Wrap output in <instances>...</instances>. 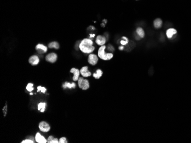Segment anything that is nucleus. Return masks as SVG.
<instances>
[{
    "label": "nucleus",
    "mask_w": 191,
    "mask_h": 143,
    "mask_svg": "<svg viewBox=\"0 0 191 143\" xmlns=\"http://www.w3.org/2000/svg\"><path fill=\"white\" fill-rule=\"evenodd\" d=\"M79 49L81 51L85 54H90L95 50L93 46V41L90 38H85L79 43Z\"/></svg>",
    "instance_id": "nucleus-1"
},
{
    "label": "nucleus",
    "mask_w": 191,
    "mask_h": 143,
    "mask_svg": "<svg viewBox=\"0 0 191 143\" xmlns=\"http://www.w3.org/2000/svg\"><path fill=\"white\" fill-rule=\"evenodd\" d=\"M107 48V46L105 45H103L100 46L98 50L97 55L100 59L103 60H109L112 59L113 57V54L112 53L105 52V50Z\"/></svg>",
    "instance_id": "nucleus-2"
},
{
    "label": "nucleus",
    "mask_w": 191,
    "mask_h": 143,
    "mask_svg": "<svg viewBox=\"0 0 191 143\" xmlns=\"http://www.w3.org/2000/svg\"><path fill=\"white\" fill-rule=\"evenodd\" d=\"M78 87L82 90H87L89 88L90 84L88 79H85L84 77H80L77 81Z\"/></svg>",
    "instance_id": "nucleus-3"
},
{
    "label": "nucleus",
    "mask_w": 191,
    "mask_h": 143,
    "mask_svg": "<svg viewBox=\"0 0 191 143\" xmlns=\"http://www.w3.org/2000/svg\"><path fill=\"white\" fill-rule=\"evenodd\" d=\"M88 62L89 64L92 66H95L99 62V57L93 53H90L88 58Z\"/></svg>",
    "instance_id": "nucleus-4"
},
{
    "label": "nucleus",
    "mask_w": 191,
    "mask_h": 143,
    "mask_svg": "<svg viewBox=\"0 0 191 143\" xmlns=\"http://www.w3.org/2000/svg\"><path fill=\"white\" fill-rule=\"evenodd\" d=\"M38 128L39 129L44 133L49 132L50 130V126L49 124H48L47 122H45V121H42V122L39 123Z\"/></svg>",
    "instance_id": "nucleus-5"
},
{
    "label": "nucleus",
    "mask_w": 191,
    "mask_h": 143,
    "mask_svg": "<svg viewBox=\"0 0 191 143\" xmlns=\"http://www.w3.org/2000/svg\"><path fill=\"white\" fill-rule=\"evenodd\" d=\"M58 58L57 54L55 53H50L46 55L45 60L48 62H50L51 63H54L57 61Z\"/></svg>",
    "instance_id": "nucleus-6"
},
{
    "label": "nucleus",
    "mask_w": 191,
    "mask_h": 143,
    "mask_svg": "<svg viewBox=\"0 0 191 143\" xmlns=\"http://www.w3.org/2000/svg\"><path fill=\"white\" fill-rule=\"evenodd\" d=\"M96 43L98 46H101L105 45V43H107V39L104 35H97L96 38Z\"/></svg>",
    "instance_id": "nucleus-7"
},
{
    "label": "nucleus",
    "mask_w": 191,
    "mask_h": 143,
    "mask_svg": "<svg viewBox=\"0 0 191 143\" xmlns=\"http://www.w3.org/2000/svg\"><path fill=\"white\" fill-rule=\"evenodd\" d=\"M70 72L73 74V76L72 77L73 81L74 82L77 81L80 77V75L81 74L80 70L76 68H72L70 70Z\"/></svg>",
    "instance_id": "nucleus-8"
},
{
    "label": "nucleus",
    "mask_w": 191,
    "mask_h": 143,
    "mask_svg": "<svg viewBox=\"0 0 191 143\" xmlns=\"http://www.w3.org/2000/svg\"><path fill=\"white\" fill-rule=\"evenodd\" d=\"M36 50H37V51L39 53V54H43L47 52L48 47H46V46L41 44V43H38V45H36Z\"/></svg>",
    "instance_id": "nucleus-9"
},
{
    "label": "nucleus",
    "mask_w": 191,
    "mask_h": 143,
    "mask_svg": "<svg viewBox=\"0 0 191 143\" xmlns=\"http://www.w3.org/2000/svg\"><path fill=\"white\" fill-rule=\"evenodd\" d=\"M80 74L82 77H88L91 76V72L89 71L88 66H83L81 69H80Z\"/></svg>",
    "instance_id": "nucleus-10"
},
{
    "label": "nucleus",
    "mask_w": 191,
    "mask_h": 143,
    "mask_svg": "<svg viewBox=\"0 0 191 143\" xmlns=\"http://www.w3.org/2000/svg\"><path fill=\"white\" fill-rule=\"evenodd\" d=\"M29 62L33 66H36L40 63V58L36 55H33L29 58Z\"/></svg>",
    "instance_id": "nucleus-11"
},
{
    "label": "nucleus",
    "mask_w": 191,
    "mask_h": 143,
    "mask_svg": "<svg viewBox=\"0 0 191 143\" xmlns=\"http://www.w3.org/2000/svg\"><path fill=\"white\" fill-rule=\"evenodd\" d=\"M35 139L37 143H46L47 142V140H46L45 137L41 135L40 132H37L35 135Z\"/></svg>",
    "instance_id": "nucleus-12"
},
{
    "label": "nucleus",
    "mask_w": 191,
    "mask_h": 143,
    "mask_svg": "<svg viewBox=\"0 0 191 143\" xmlns=\"http://www.w3.org/2000/svg\"><path fill=\"white\" fill-rule=\"evenodd\" d=\"M177 31L176 29L174 28H169L166 31V35L168 39H172L174 35L177 34Z\"/></svg>",
    "instance_id": "nucleus-13"
},
{
    "label": "nucleus",
    "mask_w": 191,
    "mask_h": 143,
    "mask_svg": "<svg viewBox=\"0 0 191 143\" xmlns=\"http://www.w3.org/2000/svg\"><path fill=\"white\" fill-rule=\"evenodd\" d=\"M163 25V21L161 18H156L153 21V26L156 29H159L161 28Z\"/></svg>",
    "instance_id": "nucleus-14"
},
{
    "label": "nucleus",
    "mask_w": 191,
    "mask_h": 143,
    "mask_svg": "<svg viewBox=\"0 0 191 143\" xmlns=\"http://www.w3.org/2000/svg\"><path fill=\"white\" fill-rule=\"evenodd\" d=\"M48 47L49 48H55L56 50H58L60 48V45L57 41H53L49 43Z\"/></svg>",
    "instance_id": "nucleus-15"
},
{
    "label": "nucleus",
    "mask_w": 191,
    "mask_h": 143,
    "mask_svg": "<svg viewBox=\"0 0 191 143\" xmlns=\"http://www.w3.org/2000/svg\"><path fill=\"white\" fill-rule=\"evenodd\" d=\"M136 33L137 34V35L139 36V38H144V37H145V31H144V29L141 27L137 28Z\"/></svg>",
    "instance_id": "nucleus-16"
},
{
    "label": "nucleus",
    "mask_w": 191,
    "mask_h": 143,
    "mask_svg": "<svg viewBox=\"0 0 191 143\" xmlns=\"http://www.w3.org/2000/svg\"><path fill=\"white\" fill-rule=\"evenodd\" d=\"M76 86V84H75V83H74V82H73L72 83H69V82H65L64 84H63L62 85L63 89H65V88H69V89L75 88Z\"/></svg>",
    "instance_id": "nucleus-17"
},
{
    "label": "nucleus",
    "mask_w": 191,
    "mask_h": 143,
    "mask_svg": "<svg viewBox=\"0 0 191 143\" xmlns=\"http://www.w3.org/2000/svg\"><path fill=\"white\" fill-rule=\"evenodd\" d=\"M102 75H103V72H102V70L101 69H97L96 70V72L93 74V76L95 79H100Z\"/></svg>",
    "instance_id": "nucleus-18"
},
{
    "label": "nucleus",
    "mask_w": 191,
    "mask_h": 143,
    "mask_svg": "<svg viewBox=\"0 0 191 143\" xmlns=\"http://www.w3.org/2000/svg\"><path fill=\"white\" fill-rule=\"evenodd\" d=\"M46 107V103L44 102H41L38 105V110L41 112H44L45 111Z\"/></svg>",
    "instance_id": "nucleus-19"
},
{
    "label": "nucleus",
    "mask_w": 191,
    "mask_h": 143,
    "mask_svg": "<svg viewBox=\"0 0 191 143\" xmlns=\"http://www.w3.org/2000/svg\"><path fill=\"white\" fill-rule=\"evenodd\" d=\"M48 143H59V140L57 138H55L53 136H49L47 139Z\"/></svg>",
    "instance_id": "nucleus-20"
},
{
    "label": "nucleus",
    "mask_w": 191,
    "mask_h": 143,
    "mask_svg": "<svg viewBox=\"0 0 191 143\" xmlns=\"http://www.w3.org/2000/svg\"><path fill=\"white\" fill-rule=\"evenodd\" d=\"M26 90L29 92H32L34 90V87H33V84L31 83H29L26 87Z\"/></svg>",
    "instance_id": "nucleus-21"
},
{
    "label": "nucleus",
    "mask_w": 191,
    "mask_h": 143,
    "mask_svg": "<svg viewBox=\"0 0 191 143\" xmlns=\"http://www.w3.org/2000/svg\"><path fill=\"white\" fill-rule=\"evenodd\" d=\"M122 40L120 41V43L121 44V45L124 46V45H126L128 44V42H129V40L128 38H127L126 37H122Z\"/></svg>",
    "instance_id": "nucleus-22"
},
{
    "label": "nucleus",
    "mask_w": 191,
    "mask_h": 143,
    "mask_svg": "<svg viewBox=\"0 0 191 143\" xmlns=\"http://www.w3.org/2000/svg\"><path fill=\"white\" fill-rule=\"evenodd\" d=\"M41 92L43 94H45L46 91V89L44 87L39 86L37 87V92Z\"/></svg>",
    "instance_id": "nucleus-23"
},
{
    "label": "nucleus",
    "mask_w": 191,
    "mask_h": 143,
    "mask_svg": "<svg viewBox=\"0 0 191 143\" xmlns=\"http://www.w3.org/2000/svg\"><path fill=\"white\" fill-rule=\"evenodd\" d=\"M2 111H3L4 116L5 117L7 114V112H8V106H7L6 104L5 105V106L3 108V109H2Z\"/></svg>",
    "instance_id": "nucleus-24"
},
{
    "label": "nucleus",
    "mask_w": 191,
    "mask_h": 143,
    "mask_svg": "<svg viewBox=\"0 0 191 143\" xmlns=\"http://www.w3.org/2000/svg\"><path fill=\"white\" fill-rule=\"evenodd\" d=\"M21 142V143H33V142H35V141H33V140L30 139H26L25 140H23V141H22Z\"/></svg>",
    "instance_id": "nucleus-25"
},
{
    "label": "nucleus",
    "mask_w": 191,
    "mask_h": 143,
    "mask_svg": "<svg viewBox=\"0 0 191 143\" xmlns=\"http://www.w3.org/2000/svg\"><path fill=\"white\" fill-rule=\"evenodd\" d=\"M59 143H68V141L66 137H62L59 139Z\"/></svg>",
    "instance_id": "nucleus-26"
},
{
    "label": "nucleus",
    "mask_w": 191,
    "mask_h": 143,
    "mask_svg": "<svg viewBox=\"0 0 191 143\" xmlns=\"http://www.w3.org/2000/svg\"><path fill=\"white\" fill-rule=\"evenodd\" d=\"M108 46L109 47V48H108V50H109L110 51H114V48H113V46H111V45H108Z\"/></svg>",
    "instance_id": "nucleus-27"
},
{
    "label": "nucleus",
    "mask_w": 191,
    "mask_h": 143,
    "mask_svg": "<svg viewBox=\"0 0 191 143\" xmlns=\"http://www.w3.org/2000/svg\"><path fill=\"white\" fill-rule=\"evenodd\" d=\"M124 48V47L123 46V45H121V46H120L119 47V49L120 50H123Z\"/></svg>",
    "instance_id": "nucleus-28"
},
{
    "label": "nucleus",
    "mask_w": 191,
    "mask_h": 143,
    "mask_svg": "<svg viewBox=\"0 0 191 143\" xmlns=\"http://www.w3.org/2000/svg\"><path fill=\"white\" fill-rule=\"evenodd\" d=\"M95 37V34H90V37H89V38L90 39V38H94Z\"/></svg>",
    "instance_id": "nucleus-29"
},
{
    "label": "nucleus",
    "mask_w": 191,
    "mask_h": 143,
    "mask_svg": "<svg viewBox=\"0 0 191 143\" xmlns=\"http://www.w3.org/2000/svg\"><path fill=\"white\" fill-rule=\"evenodd\" d=\"M30 95H33V93H30Z\"/></svg>",
    "instance_id": "nucleus-30"
},
{
    "label": "nucleus",
    "mask_w": 191,
    "mask_h": 143,
    "mask_svg": "<svg viewBox=\"0 0 191 143\" xmlns=\"http://www.w3.org/2000/svg\"><path fill=\"white\" fill-rule=\"evenodd\" d=\"M136 1H138V0H136Z\"/></svg>",
    "instance_id": "nucleus-31"
}]
</instances>
